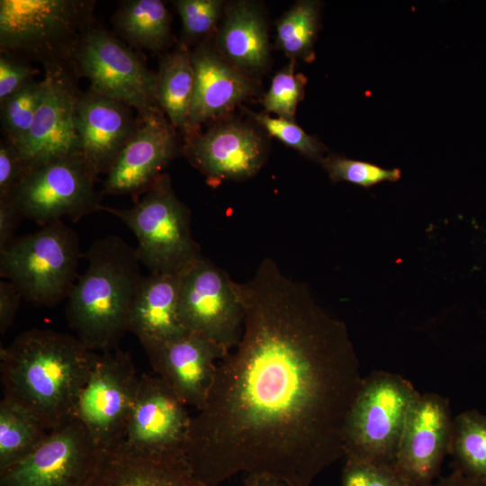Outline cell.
I'll list each match as a JSON object with an SVG mask.
<instances>
[{"label": "cell", "mask_w": 486, "mask_h": 486, "mask_svg": "<svg viewBox=\"0 0 486 486\" xmlns=\"http://www.w3.org/2000/svg\"><path fill=\"white\" fill-rule=\"evenodd\" d=\"M235 287L242 333L191 417L186 460L206 486L240 472L311 486L344 456L346 418L363 382L346 326L271 258Z\"/></svg>", "instance_id": "obj_1"}, {"label": "cell", "mask_w": 486, "mask_h": 486, "mask_svg": "<svg viewBox=\"0 0 486 486\" xmlns=\"http://www.w3.org/2000/svg\"><path fill=\"white\" fill-rule=\"evenodd\" d=\"M96 354L75 335L25 330L0 349L4 396L29 409L52 430L75 418Z\"/></svg>", "instance_id": "obj_2"}, {"label": "cell", "mask_w": 486, "mask_h": 486, "mask_svg": "<svg viewBox=\"0 0 486 486\" xmlns=\"http://www.w3.org/2000/svg\"><path fill=\"white\" fill-rule=\"evenodd\" d=\"M86 272L67 299L66 318L90 350L119 347L133 299L143 277L136 248L116 235L93 242L85 254Z\"/></svg>", "instance_id": "obj_3"}, {"label": "cell", "mask_w": 486, "mask_h": 486, "mask_svg": "<svg viewBox=\"0 0 486 486\" xmlns=\"http://www.w3.org/2000/svg\"><path fill=\"white\" fill-rule=\"evenodd\" d=\"M94 0H1L0 51L43 67L70 66L94 23Z\"/></svg>", "instance_id": "obj_4"}, {"label": "cell", "mask_w": 486, "mask_h": 486, "mask_svg": "<svg viewBox=\"0 0 486 486\" xmlns=\"http://www.w3.org/2000/svg\"><path fill=\"white\" fill-rule=\"evenodd\" d=\"M101 211L117 217L135 234L139 259L150 274H180L202 256L192 237L190 211L176 195L167 174L132 207L102 205Z\"/></svg>", "instance_id": "obj_5"}, {"label": "cell", "mask_w": 486, "mask_h": 486, "mask_svg": "<svg viewBox=\"0 0 486 486\" xmlns=\"http://www.w3.org/2000/svg\"><path fill=\"white\" fill-rule=\"evenodd\" d=\"M81 256L76 233L56 220L15 238L0 250V275L13 283L26 302L52 308L70 294Z\"/></svg>", "instance_id": "obj_6"}, {"label": "cell", "mask_w": 486, "mask_h": 486, "mask_svg": "<svg viewBox=\"0 0 486 486\" xmlns=\"http://www.w3.org/2000/svg\"><path fill=\"white\" fill-rule=\"evenodd\" d=\"M418 394L396 374L374 371L363 378L345 425L346 459L395 467L407 414Z\"/></svg>", "instance_id": "obj_7"}, {"label": "cell", "mask_w": 486, "mask_h": 486, "mask_svg": "<svg viewBox=\"0 0 486 486\" xmlns=\"http://www.w3.org/2000/svg\"><path fill=\"white\" fill-rule=\"evenodd\" d=\"M90 89L133 108L138 115L160 109L157 73L108 30L93 23L82 36L69 66ZM161 110V109H160Z\"/></svg>", "instance_id": "obj_8"}, {"label": "cell", "mask_w": 486, "mask_h": 486, "mask_svg": "<svg viewBox=\"0 0 486 486\" xmlns=\"http://www.w3.org/2000/svg\"><path fill=\"white\" fill-rule=\"evenodd\" d=\"M139 380L128 352L117 347L96 354L75 418L104 452L116 450L122 441Z\"/></svg>", "instance_id": "obj_9"}, {"label": "cell", "mask_w": 486, "mask_h": 486, "mask_svg": "<svg viewBox=\"0 0 486 486\" xmlns=\"http://www.w3.org/2000/svg\"><path fill=\"white\" fill-rule=\"evenodd\" d=\"M95 182L81 157L64 158L31 169L8 199L39 225L65 217L76 222L101 211Z\"/></svg>", "instance_id": "obj_10"}, {"label": "cell", "mask_w": 486, "mask_h": 486, "mask_svg": "<svg viewBox=\"0 0 486 486\" xmlns=\"http://www.w3.org/2000/svg\"><path fill=\"white\" fill-rule=\"evenodd\" d=\"M178 316L186 331L205 337L228 353L240 339L244 309L235 282L203 256L180 274Z\"/></svg>", "instance_id": "obj_11"}, {"label": "cell", "mask_w": 486, "mask_h": 486, "mask_svg": "<svg viewBox=\"0 0 486 486\" xmlns=\"http://www.w3.org/2000/svg\"><path fill=\"white\" fill-rule=\"evenodd\" d=\"M105 453L73 418L50 430L27 456L0 471V486H86Z\"/></svg>", "instance_id": "obj_12"}, {"label": "cell", "mask_w": 486, "mask_h": 486, "mask_svg": "<svg viewBox=\"0 0 486 486\" xmlns=\"http://www.w3.org/2000/svg\"><path fill=\"white\" fill-rule=\"evenodd\" d=\"M191 417L186 405L158 375L142 374L119 447L138 458L185 456Z\"/></svg>", "instance_id": "obj_13"}, {"label": "cell", "mask_w": 486, "mask_h": 486, "mask_svg": "<svg viewBox=\"0 0 486 486\" xmlns=\"http://www.w3.org/2000/svg\"><path fill=\"white\" fill-rule=\"evenodd\" d=\"M45 94L27 134L14 146L29 169L69 157H81L75 123L79 91L69 66L44 68Z\"/></svg>", "instance_id": "obj_14"}, {"label": "cell", "mask_w": 486, "mask_h": 486, "mask_svg": "<svg viewBox=\"0 0 486 486\" xmlns=\"http://www.w3.org/2000/svg\"><path fill=\"white\" fill-rule=\"evenodd\" d=\"M453 420L448 400L439 394L419 393L412 402L395 461L412 486H433L449 454Z\"/></svg>", "instance_id": "obj_15"}, {"label": "cell", "mask_w": 486, "mask_h": 486, "mask_svg": "<svg viewBox=\"0 0 486 486\" xmlns=\"http://www.w3.org/2000/svg\"><path fill=\"white\" fill-rule=\"evenodd\" d=\"M174 127L160 109L138 115L137 127L106 173L102 194L137 200L176 155Z\"/></svg>", "instance_id": "obj_16"}, {"label": "cell", "mask_w": 486, "mask_h": 486, "mask_svg": "<svg viewBox=\"0 0 486 486\" xmlns=\"http://www.w3.org/2000/svg\"><path fill=\"white\" fill-rule=\"evenodd\" d=\"M143 347L157 375L186 406L197 410L204 403L218 362L228 354L212 340L189 331Z\"/></svg>", "instance_id": "obj_17"}, {"label": "cell", "mask_w": 486, "mask_h": 486, "mask_svg": "<svg viewBox=\"0 0 486 486\" xmlns=\"http://www.w3.org/2000/svg\"><path fill=\"white\" fill-rule=\"evenodd\" d=\"M184 154L209 180H243L253 176L264 164L262 136L240 122L219 123L202 134L186 138Z\"/></svg>", "instance_id": "obj_18"}, {"label": "cell", "mask_w": 486, "mask_h": 486, "mask_svg": "<svg viewBox=\"0 0 486 486\" xmlns=\"http://www.w3.org/2000/svg\"><path fill=\"white\" fill-rule=\"evenodd\" d=\"M75 123L82 158L97 181L106 174L134 132L138 113L130 106L89 89L79 92Z\"/></svg>", "instance_id": "obj_19"}, {"label": "cell", "mask_w": 486, "mask_h": 486, "mask_svg": "<svg viewBox=\"0 0 486 486\" xmlns=\"http://www.w3.org/2000/svg\"><path fill=\"white\" fill-rule=\"evenodd\" d=\"M190 56L194 85L187 137L194 134L202 123L229 112L255 92L250 77L206 43L199 45Z\"/></svg>", "instance_id": "obj_20"}, {"label": "cell", "mask_w": 486, "mask_h": 486, "mask_svg": "<svg viewBox=\"0 0 486 486\" xmlns=\"http://www.w3.org/2000/svg\"><path fill=\"white\" fill-rule=\"evenodd\" d=\"M180 274L143 275L127 325V330L139 338L142 346L187 332L178 316Z\"/></svg>", "instance_id": "obj_21"}, {"label": "cell", "mask_w": 486, "mask_h": 486, "mask_svg": "<svg viewBox=\"0 0 486 486\" xmlns=\"http://www.w3.org/2000/svg\"><path fill=\"white\" fill-rule=\"evenodd\" d=\"M217 52L248 76L262 73L270 60L266 19L256 4L234 2L225 7L216 35Z\"/></svg>", "instance_id": "obj_22"}, {"label": "cell", "mask_w": 486, "mask_h": 486, "mask_svg": "<svg viewBox=\"0 0 486 486\" xmlns=\"http://www.w3.org/2000/svg\"><path fill=\"white\" fill-rule=\"evenodd\" d=\"M86 486H206L193 473L185 456L138 458L106 452Z\"/></svg>", "instance_id": "obj_23"}, {"label": "cell", "mask_w": 486, "mask_h": 486, "mask_svg": "<svg viewBox=\"0 0 486 486\" xmlns=\"http://www.w3.org/2000/svg\"><path fill=\"white\" fill-rule=\"evenodd\" d=\"M112 22L132 49L160 51L171 38V15L160 0L122 1Z\"/></svg>", "instance_id": "obj_24"}, {"label": "cell", "mask_w": 486, "mask_h": 486, "mask_svg": "<svg viewBox=\"0 0 486 486\" xmlns=\"http://www.w3.org/2000/svg\"><path fill=\"white\" fill-rule=\"evenodd\" d=\"M194 73L184 44L163 57L157 73V101L174 129L189 135L188 117Z\"/></svg>", "instance_id": "obj_25"}, {"label": "cell", "mask_w": 486, "mask_h": 486, "mask_svg": "<svg viewBox=\"0 0 486 486\" xmlns=\"http://www.w3.org/2000/svg\"><path fill=\"white\" fill-rule=\"evenodd\" d=\"M50 431L32 411L4 396L0 401V471L31 454Z\"/></svg>", "instance_id": "obj_26"}, {"label": "cell", "mask_w": 486, "mask_h": 486, "mask_svg": "<svg viewBox=\"0 0 486 486\" xmlns=\"http://www.w3.org/2000/svg\"><path fill=\"white\" fill-rule=\"evenodd\" d=\"M449 454L456 471L486 481V415L472 410L454 418Z\"/></svg>", "instance_id": "obj_27"}, {"label": "cell", "mask_w": 486, "mask_h": 486, "mask_svg": "<svg viewBox=\"0 0 486 486\" xmlns=\"http://www.w3.org/2000/svg\"><path fill=\"white\" fill-rule=\"evenodd\" d=\"M318 1L296 2L276 22V47L294 61L311 62L320 25Z\"/></svg>", "instance_id": "obj_28"}, {"label": "cell", "mask_w": 486, "mask_h": 486, "mask_svg": "<svg viewBox=\"0 0 486 486\" xmlns=\"http://www.w3.org/2000/svg\"><path fill=\"white\" fill-rule=\"evenodd\" d=\"M46 83L32 79L0 103L1 129L13 145L29 131L45 94Z\"/></svg>", "instance_id": "obj_29"}, {"label": "cell", "mask_w": 486, "mask_h": 486, "mask_svg": "<svg viewBox=\"0 0 486 486\" xmlns=\"http://www.w3.org/2000/svg\"><path fill=\"white\" fill-rule=\"evenodd\" d=\"M307 78L294 73L293 62L283 68L274 76L262 104L266 112L294 122L296 108L303 97Z\"/></svg>", "instance_id": "obj_30"}, {"label": "cell", "mask_w": 486, "mask_h": 486, "mask_svg": "<svg viewBox=\"0 0 486 486\" xmlns=\"http://www.w3.org/2000/svg\"><path fill=\"white\" fill-rule=\"evenodd\" d=\"M320 162L334 183L345 181L367 188L383 181H398L401 177L399 168L386 169L370 162L337 155L323 158Z\"/></svg>", "instance_id": "obj_31"}, {"label": "cell", "mask_w": 486, "mask_h": 486, "mask_svg": "<svg viewBox=\"0 0 486 486\" xmlns=\"http://www.w3.org/2000/svg\"><path fill=\"white\" fill-rule=\"evenodd\" d=\"M175 6L181 17L184 39L190 41L210 33L225 10L220 0H177Z\"/></svg>", "instance_id": "obj_32"}, {"label": "cell", "mask_w": 486, "mask_h": 486, "mask_svg": "<svg viewBox=\"0 0 486 486\" xmlns=\"http://www.w3.org/2000/svg\"><path fill=\"white\" fill-rule=\"evenodd\" d=\"M255 120L270 135L285 145L311 159L322 160L326 147L317 138L307 134L294 122L280 117L274 118L266 113L255 115Z\"/></svg>", "instance_id": "obj_33"}, {"label": "cell", "mask_w": 486, "mask_h": 486, "mask_svg": "<svg viewBox=\"0 0 486 486\" xmlns=\"http://www.w3.org/2000/svg\"><path fill=\"white\" fill-rule=\"evenodd\" d=\"M341 486H412L394 466L346 459Z\"/></svg>", "instance_id": "obj_34"}, {"label": "cell", "mask_w": 486, "mask_h": 486, "mask_svg": "<svg viewBox=\"0 0 486 486\" xmlns=\"http://www.w3.org/2000/svg\"><path fill=\"white\" fill-rule=\"evenodd\" d=\"M38 72L29 61L0 51V103L34 79Z\"/></svg>", "instance_id": "obj_35"}, {"label": "cell", "mask_w": 486, "mask_h": 486, "mask_svg": "<svg viewBox=\"0 0 486 486\" xmlns=\"http://www.w3.org/2000/svg\"><path fill=\"white\" fill-rule=\"evenodd\" d=\"M30 171L23 158L8 140L0 142V199L8 198Z\"/></svg>", "instance_id": "obj_36"}, {"label": "cell", "mask_w": 486, "mask_h": 486, "mask_svg": "<svg viewBox=\"0 0 486 486\" xmlns=\"http://www.w3.org/2000/svg\"><path fill=\"white\" fill-rule=\"evenodd\" d=\"M22 295L8 280L0 281V333L4 334L12 326L19 310Z\"/></svg>", "instance_id": "obj_37"}, {"label": "cell", "mask_w": 486, "mask_h": 486, "mask_svg": "<svg viewBox=\"0 0 486 486\" xmlns=\"http://www.w3.org/2000/svg\"><path fill=\"white\" fill-rule=\"evenodd\" d=\"M22 219V215L10 199H0V250L14 240L15 230Z\"/></svg>", "instance_id": "obj_38"}, {"label": "cell", "mask_w": 486, "mask_h": 486, "mask_svg": "<svg viewBox=\"0 0 486 486\" xmlns=\"http://www.w3.org/2000/svg\"><path fill=\"white\" fill-rule=\"evenodd\" d=\"M434 486H486V481L467 477L458 471L441 478Z\"/></svg>", "instance_id": "obj_39"}, {"label": "cell", "mask_w": 486, "mask_h": 486, "mask_svg": "<svg viewBox=\"0 0 486 486\" xmlns=\"http://www.w3.org/2000/svg\"><path fill=\"white\" fill-rule=\"evenodd\" d=\"M244 486H290L285 482L267 476L247 474L244 478Z\"/></svg>", "instance_id": "obj_40"}]
</instances>
